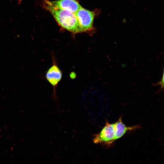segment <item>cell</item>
I'll return each instance as SVG.
<instances>
[{"mask_svg": "<svg viewBox=\"0 0 164 164\" xmlns=\"http://www.w3.org/2000/svg\"><path fill=\"white\" fill-rule=\"evenodd\" d=\"M43 7L52 14L59 25L73 33L82 32L75 13L43 5Z\"/></svg>", "mask_w": 164, "mask_h": 164, "instance_id": "cell-1", "label": "cell"}, {"mask_svg": "<svg viewBox=\"0 0 164 164\" xmlns=\"http://www.w3.org/2000/svg\"><path fill=\"white\" fill-rule=\"evenodd\" d=\"M52 64L48 69L45 74V78L53 87V97L54 99L56 97V90L58 85L62 77V71L58 66L54 53H51Z\"/></svg>", "mask_w": 164, "mask_h": 164, "instance_id": "cell-2", "label": "cell"}, {"mask_svg": "<svg viewBox=\"0 0 164 164\" xmlns=\"http://www.w3.org/2000/svg\"><path fill=\"white\" fill-rule=\"evenodd\" d=\"M93 141L95 144L108 146L112 144L116 141L114 123H111L106 121L101 131L94 135Z\"/></svg>", "mask_w": 164, "mask_h": 164, "instance_id": "cell-3", "label": "cell"}, {"mask_svg": "<svg viewBox=\"0 0 164 164\" xmlns=\"http://www.w3.org/2000/svg\"><path fill=\"white\" fill-rule=\"evenodd\" d=\"M82 32L91 31L95 13L81 7L75 13Z\"/></svg>", "mask_w": 164, "mask_h": 164, "instance_id": "cell-4", "label": "cell"}, {"mask_svg": "<svg viewBox=\"0 0 164 164\" xmlns=\"http://www.w3.org/2000/svg\"><path fill=\"white\" fill-rule=\"evenodd\" d=\"M43 5L49 6L52 7L68 10L75 13L81 6L76 0H56L50 1L44 0Z\"/></svg>", "mask_w": 164, "mask_h": 164, "instance_id": "cell-5", "label": "cell"}, {"mask_svg": "<svg viewBox=\"0 0 164 164\" xmlns=\"http://www.w3.org/2000/svg\"><path fill=\"white\" fill-rule=\"evenodd\" d=\"M114 124L115 132V140L122 137L128 132L135 130L141 128L138 125L131 126H127L122 121L121 117Z\"/></svg>", "mask_w": 164, "mask_h": 164, "instance_id": "cell-6", "label": "cell"}, {"mask_svg": "<svg viewBox=\"0 0 164 164\" xmlns=\"http://www.w3.org/2000/svg\"><path fill=\"white\" fill-rule=\"evenodd\" d=\"M164 69H163V74L161 80L158 82L153 84L152 85L154 86H156L158 85H160V88L159 89L158 91V92H159L162 90H163L164 89Z\"/></svg>", "mask_w": 164, "mask_h": 164, "instance_id": "cell-7", "label": "cell"}, {"mask_svg": "<svg viewBox=\"0 0 164 164\" xmlns=\"http://www.w3.org/2000/svg\"><path fill=\"white\" fill-rule=\"evenodd\" d=\"M18 2H19V3H21V0H18Z\"/></svg>", "mask_w": 164, "mask_h": 164, "instance_id": "cell-8", "label": "cell"}]
</instances>
